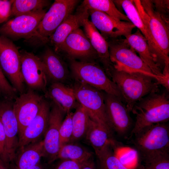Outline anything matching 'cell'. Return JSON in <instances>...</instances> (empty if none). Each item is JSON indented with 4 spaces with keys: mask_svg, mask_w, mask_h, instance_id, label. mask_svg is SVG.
Masks as SVG:
<instances>
[{
    "mask_svg": "<svg viewBox=\"0 0 169 169\" xmlns=\"http://www.w3.org/2000/svg\"><path fill=\"white\" fill-rule=\"evenodd\" d=\"M133 3L151 35L155 49L156 62L163 74H169V22L154 10L150 0H134Z\"/></svg>",
    "mask_w": 169,
    "mask_h": 169,
    "instance_id": "1",
    "label": "cell"
},
{
    "mask_svg": "<svg viewBox=\"0 0 169 169\" xmlns=\"http://www.w3.org/2000/svg\"><path fill=\"white\" fill-rule=\"evenodd\" d=\"M109 77L117 87L130 112L134 105L143 98L159 91L160 84L157 80L142 74L118 70L113 66Z\"/></svg>",
    "mask_w": 169,
    "mask_h": 169,
    "instance_id": "2",
    "label": "cell"
},
{
    "mask_svg": "<svg viewBox=\"0 0 169 169\" xmlns=\"http://www.w3.org/2000/svg\"><path fill=\"white\" fill-rule=\"evenodd\" d=\"M131 112L136 115V120L130 137L146 127L168 121V96L165 92L150 93L137 102Z\"/></svg>",
    "mask_w": 169,
    "mask_h": 169,
    "instance_id": "3",
    "label": "cell"
},
{
    "mask_svg": "<svg viewBox=\"0 0 169 169\" xmlns=\"http://www.w3.org/2000/svg\"><path fill=\"white\" fill-rule=\"evenodd\" d=\"M108 43L110 59L115 69L150 76L156 79L166 90L169 89V79L155 74L125 39H111Z\"/></svg>",
    "mask_w": 169,
    "mask_h": 169,
    "instance_id": "4",
    "label": "cell"
},
{
    "mask_svg": "<svg viewBox=\"0 0 169 169\" xmlns=\"http://www.w3.org/2000/svg\"><path fill=\"white\" fill-rule=\"evenodd\" d=\"M70 68L76 81L116 96L123 101L116 85L108 77L104 69L97 63L94 61L70 60Z\"/></svg>",
    "mask_w": 169,
    "mask_h": 169,
    "instance_id": "5",
    "label": "cell"
},
{
    "mask_svg": "<svg viewBox=\"0 0 169 169\" xmlns=\"http://www.w3.org/2000/svg\"><path fill=\"white\" fill-rule=\"evenodd\" d=\"M72 87L77 101L90 119L113 133L106 115L104 92L78 81Z\"/></svg>",
    "mask_w": 169,
    "mask_h": 169,
    "instance_id": "6",
    "label": "cell"
},
{
    "mask_svg": "<svg viewBox=\"0 0 169 169\" xmlns=\"http://www.w3.org/2000/svg\"><path fill=\"white\" fill-rule=\"evenodd\" d=\"M20 52L8 37L0 36V66L5 75L17 93L25 92L21 73Z\"/></svg>",
    "mask_w": 169,
    "mask_h": 169,
    "instance_id": "7",
    "label": "cell"
},
{
    "mask_svg": "<svg viewBox=\"0 0 169 169\" xmlns=\"http://www.w3.org/2000/svg\"><path fill=\"white\" fill-rule=\"evenodd\" d=\"M79 1L78 0H54L39 23L34 38L43 43L48 41L49 38L56 28L72 13Z\"/></svg>",
    "mask_w": 169,
    "mask_h": 169,
    "instance_id": "8",
    "label": "cell"
},
{
    "mask_svg": "<svg viewBox=\"0 0 169 169\" xmlns=\"http://www.w3.org/2000/svg\"><path fill=\"white\" fill-rule=\"evenodd\" d=\"M134 136L132 143L138 153L169 150V127L166 123L147 126Z\"/></svg>",
    "mask_w": 169,
    "mask_h": 169,
    "instance_id": "9",
    "label": "cell"
},
{
    "mask_svg": "<svg viewBox=\"0 0 169 169\" xmlns=\"http://www.w3.org/2000/svg\"><path fill=\"white\" fill-rule=\"evenodd\" d=\"M46 12L42 9L16 16L0 27V33L13 38H34L37 28Z\"/></svg>",
    "mask_w": 169,
    "mask_h": 169,
    "instance_id": "10",
    "label": "cell"
},
{
    "mask_svg": "<svg viewBox=\"0 0 169 169\" xmlns=\"http://www.w3.org/2000/svg\"><path fill=\"white\" fill-rule=\"evenodd\" d=\"M21 73L28 89L46 92L48 79L40 58L25 51L20 52Z\"/></svg>",
    "mask_w": 169,
    "mask_h": 169,
    "instance_id": "11",
    "label": "cell"
},
{
    "mask_svg": "<svg viewBox=\"0 0 169 169\" xmlns=\"http://www.w3.org/2000/svg\"><path fill=\"white\" fill-rule=\"evenodd\" d=\"M104 92L106 113L109 124L113 132L120 136H125L132 126L130 112L120 99Z\"/></svg>",
    "mask_w": 169,
    "mask_h": 169,
    "instance_id": "12",
    "label": "cell"
},
{
    "mask_svg": "<svg viewBox=\"0 0 169 169\" xmlns=\"http://www.w3.org/2000/svg\"><path fill=\"white\" fill-rule=\"evenodd\" d=\"M44 99L35 91L28 89L14 100L13 108L18 124L19 137L38 114Z\"/></svg>",
    "mask_w": 169,
    "mask_h": 169,
    "instance_id": "13",
    "label": "cell"
},
{
    "mask_svg": "<svg viewBox=\"0 0 169 169\" xmlns=\"http://www.w3.org/2000/svg\"><path fill=\"white\" fill-rule=\"evenodd\" d=\"M61 51L70 60L91 61L98 59L97 54L84 31L80 28L74 30L65 39L59 52Z\"/></svg>",
    "mask_w": 169,
    "mask_h": 169,
    "instance_id": "14",
    "label": "cell"
},
{
    "mask_svg": "<svg viewBox=\"0 0 169 169\" xmlns=\"http://www.w3.org/2000/svg\"><path fill=\"white\" fill-rule=\"evenodd\" d=\"M88 11L91 22L106 40L125 37L131 34L135 27L131 22L117 21L102 12L93 9Z\"/></svg>",
    "mask_w": 169,
    "mask_h": 169,
    "instance_id": "15",
    "label": "cell"
},
{
    "mask_svg": "<svg viewBox=\"0 0 169 169\" xmlns=\"http://www.w3.org/2000/svg\"><path fill=\"white\" fill-rule=\"evenodd\" d=\"M65 113L52 101L47 128L43 141L44 156L51 162L56 160L60 148L59 130Z\"/></svg>",
    "mask_w": 169,
    "mask_h": 169,
    "instance_id": "16",
    "label": "cell"
},
{
    "mask_svg": "<svg viewBox=\"0 0 169 169\" xmlns=\"http://www.w3.org/2000/svg\"><path fill=\"white\" fill-rule=\"evenodd\" d=\"M14 100H0V120L7 140L8 153L11 161L16 156L19 139V126L13 108Z\"/></svg>",
    "mask_w": 169,
    "mask_h": 169,
    "instance_id": "17",
    "label": "cell"
},
{
    "mask_svg": "<svg viewBox=\"0 0 169 169\" xmlns=\"http://www.w3.org/2000/svg\"><path fill=\"white\" fill-rule=\"evenodd\" d=\"M50 104L44 99L39 110L19 137L18 147L21 148L39 141L46 132L49 120Z\"/></svg>",
    "mask_w": 169,
    "mask_h": 169,
    "instance_id": "18",
    "label": "cell"
},
{
    "mask_svg": "<svg viewBox=\"0 0 169 169\" xmlns=\"http://www.w3.org/2000/svg\"><path fill=\"white\" fill-rule=\"evenodd\" d=\"M89 16L88 10L79 6L74 13L69 15L59 26L48 40L54 46L55 52H59L68 36L82 26L83 20Z\"/></svg>",
    "mask_w": 169,
    "mask_h": 169,
    "instance_id": "19",
    "label": "cell"
},
{
    "mask_svg": "<svg viewBox=\"0 0 169 169\" xmlns=\"http://www.w3.org/2000/svg\"><path fill=\"white\" fill-rule=\"evenodd\" d=\"M82 26L85 34L97 54L98 59L102 63L103 69L109 77L110 72L113 64L110 58L108 42L88 18L83 20Z\"/></svg>",
    "mask_w": 169,
    "mask_h": 169,
    "instance_id": "20",
    "label": "cell"
},
{
    "mask_svg": "<svg viewBox=\"0 0 169 169\" xmlns=\"http://www.w3.org/2000/svg\"><path fill=\"white\" fill-rule=\"evenodd\" d=\"M125 37L126 42L138 53L140 57L155 74L169 79L163 75L161 69L156 62L146 39L139 30L137 29L134 33Z\"/></svg>",
    "mask_w": 169,
    "mask_h": 169,
    "instance_id": "21",
    "label": "cell"
},
{
    "mask_svg": "<svg viewBox=\"0 0 169 169\" xmlns=\"http://www.w3.org/2000/svg\"><path fill=\"white\" fill-rule=\"evenodd\" d=\"M44 93L45 97L52 100L65 114L69 113L78 105L73 88L64 83H52Z\"/></svg>",
    "mask_w": 169,
    "mask_h": 169,
    "instance_id": "22",
    "label": "cell"
},
{
    "mask_svg": "<svg viewBox=\"0 0 169 169\" xmlns=\"http://www.w3.org/2000/svg\"><path fill=\"white\" fill-rule=\"evenodd\" d=\"M44 65L48 80L52 83H64L69 77V72L65 63L56 53L47 49L40 58Z\"/></svg>",
    "mask_w": 169,
    "mask_h": 169,
    "instance_id": "23",
    "label": "cell"
},
{
    "mask_svg": "<svg viewBox=\"0 0 169 169\" xmlns=\"http://www.w3.org/2000/svg\"><path fill=\"white\" fill-rule=\"evenodd\" d=\"M113 1L119 10L120 8L123 10L130 22L137 28L145 37L155 59V49L151 35L141 18L133 0H115Z\"/></svg>",
    "mask_w": 169,
    "mask_h": 169,
    "instance_id": "24",
    "label": "cell"
},
{
    "mask_svg": "<svg viewBox=\"0 0 169 169\" xmlns=\"http://www.w3.org/2000/svg\"><path fill=\"white\" fill-rule=\"evenodd\" d=\"M20 149L14 169H30L40 162L41 158L44 156L43 140Z\"/></svg>",
    "mask_w": 169,
    "mask_h": 169,
    "instance_id": "25",
    "label": "cell"
},
{
    "mask_svg": "<svg viewBox=\"0 0 169 169\" xmlns=\"http://www.w3.org/2000/svg\"><path fill=\"white\" fill-rule=\"evenodd\" d=\"M113 134L104 126L90 119L84 138L93 148L95 153L107 144L115 140Z\"/></svg>",
    "mask_w": 169,
    "mask_h": 169,
    "instance_id": "26",
    "label": "cell"
},
{
    "mask_svg": "<svg viewBox=\"0 0 169 169\" xmlns=\"http://www.w3.org/2000/svg\"><path fill=\"white\" fill-rule=\"evenodd\" d=\"M76 142H69L60 146L56 159L69 160L83 163L92 157L91 152Z\"/></svg>",
    "mask_w": 169,
    "mask_h": 169,
    "instance_id": "27",
    "label": "cell"
},
{
    "mask_svg": "<svg viewBox=\"0 0 169 169\" xmlns=\"http://www.w3.org/2000/svg\"><path fill=\"white\" fill-rule=\"evenodd\" d=\"M80 6L87 10L93 9L102 12L117 21L130 22L126 16L117 9L113 0H84Z\"/></svg>",
    "mask_w": 169,
    "mask_h": 169,
    "instance_id": "28",
    "label": "cell"
},
{
    "mask_svg": "<svg viewBox=\"0 0 169 169\" xmlns=\"http://www.w3.org/2000/svg\"><path fill=\"white\" fill-rule=\"evenodd\" d=\"M111 143L95 153L99 169H129L120 161Z\"/></svg>",
    "mask_w": 169,
    "mask_h": 169,
    "instance_id": "29",
    "label": "cell"
},
{
    "mask_svg": "<svg viewBox=\"0 0 169 169\" xmlns=\"http://www.w3.org/2000/svg\"><path fill=\"white\" fill-rule=\"evenodd\" d=\"M72 117L73 135L70 142H76L84 138L90 118L84 108L79 104Z\"/></svg>",
    "mask_w": 169,
    "mask_h": 169,
    "instance_id": "30",
    "label": "cell"
},
{
    "mask_svg": "<svg viewBox=\"0 0 169 169\" xmlns=\"http://www.w3.org/2000/svg\"><path fill=\"white\" fill-rule=\"evenodd\" d=\"M138 154L144 166L149 169H169V150Z\"/></svg>",
    "mask_w": 169,
    "mask_h": 169,
    "instance_id": "31",
    "label": "cell"
},
{
    "mask_svg": "<svg viewBox=\"0 0 169 169\" xmlns=\"http://www.w3.org/2000/svg\"><path fill=\"white\" fill-rule=\"evenodd\" d=\"M46 0H14L11 15L15 17L44 8L49 4Z\"/></svg>",
    "mask_w": 169,
    "mask_h": 169,
    "instance_id": "32",
    "label": "cell"
},
{
    "mask_svg": "<svg viewBox=\"0 0 169 169\" xmlns=\"http://www.w3.org/2000/svg\"><path fill=\"white\" fill-rule=\"evenodd\" d=\"M73 112H70L67 114L63 120L59 130L60 147L70 142L73 135L72 117Z\"/></svg>",
    "mask_w": 169,
    "mask_h": 169,
    "instance_id": "33",
    "label": "cell"
},
{
    "mask_svg": "<svg viewBox=\"0 0 169 169\" xmlns=\"http://www.w3.org/2000/svg\"><path fill=\"white\" fill-rule=\"evenodd\" d=\"M17 92L7 79L0 66V95L3 98L14 100Z\"/></svg>",
    "mask_w": 169,
    "mask_h": 169,
    "instance_id": "34",
    "label": "cell"
},
{
    "mask_svg": "<svg viewBox=\"0 0 169 169\" xmlns=\"http://www.w3.org/2000/svg\"><path fill=\"white\" fill-rule=\"evenodd\" d=\"M0 159L7 166L11 162L8 152L7 138L3 125L0 120Z\"/></svg>",
    "mask_w": 169,
    "mask_h": 169,
    "instance_id": "35",
    "label": "cell"
},
{
    "mask_svg": "<svg viewBox=\"0 0 169 169\" xmlns=\"http://www.w3.org/2000/svg\"><path fill=\"white\" fill-rule=\"evenodd\" d=\"M155 11L166 21L169 22V1L151 0Z\"/></svg>",
    "mask_w": 169,
    "mask_h": 169,
    "instance_id": "36",
    "label": "cell"
},
{
    "mask_svg": "<svg viewBox=\"0 0 169 169\" xmlns=\"http://www.w3.org/2000/svg\"><path fill=\"white\" fill-rule=\"evenodd\" d=\"M13 0H0V23L7 21L11 15Z\"/></svg>",
    "mask_w": 169,
    "mask_h": 169,
    "instance_id": "37",
    "label": "cell"
},
{
    "mask_svg": "<svg viewBox=\"0 0 169 169\" xmlns=\"http://www.w3.org/2000/svg\"><path fill=\"white\" fill-rule=\"evenodd\" d=\"M54 169H81L82 164L69 160H60Z\"/></svg>",
    "mask_w": 169,
    "mask_h": 169,
    "instance_id": "38",
    "label": "cell"
},
{
    "mask_svg": "<svg viewBox=\"0 0 169 169\" xmlns=\"http://www.w3.org/2000/svg\"><path fill=\"white\" fill-rule=\"evenodd\" d=\"M92 157L82 164L81 169H96L95 162Z\"/></svg>",
    "mask_w": 169,
    "mask_h": 169,
    "instance_id": "39",
    "label": "cell"
},
{
    "mask_svg": "<svg viewBox=\"0 0 169 169\" xmlns=\"http://www.w3.org/2000/svg\"><path fill=\"white\" fill-rule=\"evenodd\" d=\"M7 166L0 159V169H7Z\"/></svg>",
    "mask_w": 169,
    "mask_h": 169,
    "instance_id": "40",
    "label": "cell"
},
{
    "mask_svg": "<svg viewBox=\"0 0 169 169\" xmlns=\"http://www.w3.org/2000/svg\"><path fill=\"white\" fill-rule=\"evenodd\" d=\"M30 169H43V168L40 162H39Z\"/></svg>",
    "mask_w": 169,
    "mask_h": 169,
    "instance_id": "41",
    "label": "cell"
},
{
    "mask_svg": "<svg viewBox=\"0 0 169 169\" xmlns=\"http://www.w3.org/2000/svg\"><path fill=\"white\" fill-rule=\"evenodd\" d=\"M135 169H149L148 168L144 166L141 165V166H137Z\"/></svg>",
    "mask_w": 169,
    "mask_h": 169,
    "instance_id": "42",
    "label": "cell"
}]
</instances>
